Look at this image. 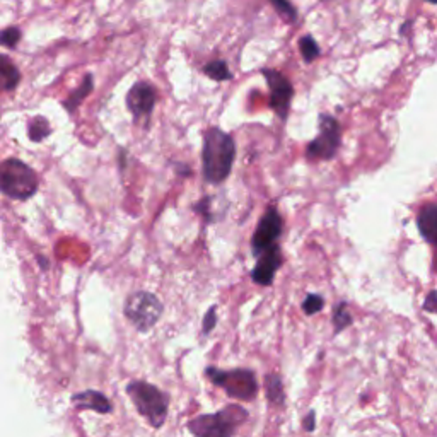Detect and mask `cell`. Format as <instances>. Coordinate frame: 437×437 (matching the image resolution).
I'll use <instances>...</instances> for the list:
<instances>
[{
    "label": "cell",
    "mask_w": 437,
    "mask_h": 437,
    "mask_svg": "<svg viewBox=\"0 0 437 437\" xmlns=\"http://www.w3.org/2000/svg\"><path fill=\"white\" fill-rule=\"evenodd\" d=\"M236 158V144L224 130L212 126L203 135L202 164L203 176L209 183H222L232 169Z\"/></svg>",
    "instance_id": "1"
},
{
    "label": "cell",
    "mask_w": 437,
    "mask_h": 437,
    "mask_svg": "<svg viewBox=\"0 0 437 437\" xmlns=\"http://www.w3.org/2000/svg\"><path fill=\"white\" fill-rule=\"evenodd\" d=\"M126 394L137 409L140 417L154 428L164 426L168 419L169 396L163 393L158 386L146 383V381H130L126 384Z\"/></svg>",
    "instance_id": "2"
},
{
    "label": "cell",
    "mask_w": 437,
    "mask_h": 437,
    "mask_svg": "<svg viewBox=\"0 0 437 437\" xmlns=\"http://www.w3.org/2000/svg\"><path fill=\"white\" fill-rule=\"evenodd\" d=\"M248 420V411L239 405L224 406L217 414H205L190 420L188 428L195 437H232Z\"/></svg>",
    "instance_id": "3"
},
{
    "label": "cell",
    "mask_w": 437,
    "mask_h": 437,
    "mask_svg": "<svg viewBox=\"0 0 437 437\" xmlns=\"http://www.w3.org/2000/svg\"><path fill=\"white\" fill-rule=\"evenodd\" d=\"M0 188L7 197L26 200L38 192V178L28 164L11 158L0 166Z\"/></svg>",
    "instance_id": "4"
},
{
    "label": "cell",
    "mask_w": 437,
    "mask_h": 437,
    "mask_svg": "<svg viewBox=\"0 0 437 437\" xmlns=\"http://www.w3.org/2000/svg\"><path fill=\"white\" fill-rule=\"evenodd\" d=\"M205 374L219 388H222L231 398L241 401H252L258 394L257 376L249 369H232L222 371L217 367H207Z\"/></svg>",
    "instance_id": "5"
},
{
    "label": "cell",
    "mask_w": 437,
    "mask_h": 437,
    "mask_svg": "<svg viewBox=\"0 0 437 437\" xmlns=\"http://www.w3.org/2000/svg\"><path fill=\"white\" fill-rule=\"evenodd\" d=\"M163 303H161L158 296L146 291H139L129 296V299L125 301L123 313H125L126 320L139 332L146 333L158 325L161 315H163Z\"/></svg>",
    "instance_id": "6"
},
{
    "label": "cell",
    "mask_w": 437,
    "mask_h": 437,
    "mask_svg": "<svg viewBox=\"0 0 437 437\" xmlns=\"http://www.w3.org/2000/svg\"><path fill=\"white\" fill-rule=\"evenodd\" d=\"M342 142L340 125L330 114H321L320 117V135L309 142L306 154L311 161L332 159L338 152Z\"/></svg>",
    "instance_id": "7"
},
{
    "label": "cell",
    "mask_w": 437,
    "mask_h": 437,
    "mask_svg": "<svg viewBox=\"0 0 437 437\" xmlns=\"http://www.w3.org/2000/svg\"><path fill=\"white\" fill-rule=\"evenodd\" d=\"M280 232H282V219H280L277 210L269 209L260 219L257 231H254L253 234V254L260 257L266 249H270L271 246L277 244Z\"/></svg>",
    "instance_id": "8"
},
{
    "label": "cell",
    "mask_w": 437,
    "mask_h": 437,
    "mask_svg": "<svg viewBox=\"0 0 437 437\" xmlns=\"http://www.w3.org/2000/svg\"><path fill=\"white\" fill-rule=\"evenodd\" d=\"M266 82H269L271 97H270V106L274 108V112L279 114L282 120H286L288 114V108H291V99L294 91H292V84L287 77H284L282 74L277 70L265 69L263 70Z\"/></svg>",
    "instance_id": "9"
},
{
    "label": "cell",
    "mask_w": 437,
    "mask_h": 437,
    "mask_svg": "<svg viewBox=\"0 0 437 437\" xmlns=\"http://www.w3.org/2000/svg\"><path fill=\"white\" fill-rule=\"evenodd\" d=\"M156 99H158V92L152 84L137 82L131 86L129 95H126V106L135 118L149 117L154 109Z\"/></svg>",
    "instance_id": "10"
},
{
    "label": "cell",
    "mask_w": 437,
    "mask_h": 437,
    "mask_svg": "<svg viewBox=\"0 0 437 437\" xmlns=\"http://www.w3.org/2000/svg\"><path fill=\"white\" fill-rule=\"evenodd\" d=\"M282 252H280L279 244L271 246L270 249H266L265 253L260 254V260H258L257 266L253 269L252 277L258 286H270L274 282L275 274H277L280 266H282Z\"/></svg>",
    "instance_id": "11"
},
{
    "label": "cell",
    "mask_w": 437,
    "mask_h": 437,
    "mask_svg": "<svg viewBox=\"0 0 437 437\" xmlns=\"http://www.w3.org/2000/svg\"><path fill=\"white\" fill-rule=\"evenodd\" d=\"M72 403H74L75 409L79 410H92L96 414H112L113 411V403L109 398H106L101 392L96 389H86V392L75 393L72 396Z\"/></svg>",
    "instance_id": "12"
},
{
    "label": "cell",
    "mask_w": 437,
    "mask_h": 437,
    "mask_svg": "<svg viewBox=\"0 0 437 437\" xmlns=\"http://www.w3.org/2000/svg\"><path fill=\"white\" fill-rule=\"evenodd\" d=\"M417 226L420 234L427 243L437 246V203H427L417 215Z\"/></svg>",
    "instance_id": "13"
},
{
    "label": "cell",
    "mask_w": 437,
    "mask_h": 437,
    "mask_svg": "<svg viewBox=\"0 0 437 437\" xmlns=\"http://www.w3.org/2000/svg\"><path fill=\"white\" fill-rule=\"evenodd\" d=\"M265 393L270 403L275 406H282L286 403V392H284L282 377L277 372H270L265 377Z\"/></svg>",
    "instance_id": "14"
},
{
    "label": "cell",
    "mask_w": 437,
    "mask_h": 437,
    "mask_svg": "<svg viewBox=\"0 0 437 437\" xmlns=\"http://www.w3.org/2000/svg\"><path fill=\"white\" fill-rule=\"evenodd\" d=\"M0 75H2V86L4 91H12V89L18 87L21 74L18 67L11 62L9 57L4 55L2 62H0Z\"/></svg>",
    "instance_id": "15"
},
{
    "label": "cell",
    "mask_w": 437,
    "mask_h": 437,
    "mask_svg": "<svg viewBox=\"0 0 437 437\" xmlns=\"http://www.w3.org/2000/svg\"><path fill=\"white\" fill-rule=\"evenodd\" d=\"M91 91H92V75L87 74L86 79H84V82L80 84V86L75 89V91L72 92L65 101H63V106H65L67 112L74 113L75 108H77V106L82 103L89 95H91Z\"/></svg>",
    "instance_id": "16"
},
{
    "label": "cell",
    "mask_w": 437,
    "mask_h": 437,
    "mask_svg": "<svg viewBox=\"0 0 437 437\" xmlns=\"http://www.w3.org/2000/svg\"><path fill=\"white\" fill-rule=\"evenodd\" d=\"M28 134L33 142H40V140L46 139L50 134H52V129H50V123L46 122L43 117H36L29 122Z\"/></svg>",
    "instance_id": "17"
},
{
    "label": "cell",
    "mask_w": 437,
    "mask_h": 437,
    "mask_svg": "<svg viewBox=\"0 0 437 437\" xmlns=\"http://www.w3.org/2000/svg\"><path fill=\"white\" fill-rule=\"evenodd\" d=\"M203 72L214 80H229L232 77L231 70H229L227 63L224 60H212L203 67Z\"/></svg>",
    "instance_id": "18"
},
{
    "label": "cell",
    "mask_w": 437,
    "mask_h": 437,
    "mask_svg": "<svg viewBox=\"0 0 437 437\" xmlns=\"http://www.w3.org/2000/svg\"><path fill=\"white\" fill-rule=\"evenodd\" d=\"M270 2L286 23H294L298 19V11H296V7L288 0H270Z\"/></svg>",
    "instance_id": "19"
},
{
    "label": "cell",
    "mask_w": 437,
    "mask_h": 437,
    "mask_svg": "<svg viewBox=\"0 0 437 437\" xmlns=\"http://www.w3.org/2000/svg\"><path fill=\"white\" fill-rule=\"evenodd\" d=\"M352 315L349 313V309H347V303H340L335 309V315H333V325H335V332H342V330H345L347 326L352 325Z\"/></svg>",
    "instance_id": "20"
},
{
    "label": "cell",
    "mask_w": 437,
    "mask_h": 437,
    "mask_svg": "<svg viewBox=\"0 0 437 437\" xmlns=\"http://www.w3.org/2000/svg\"><path fill=\"white\" fill-rule=\"evenodd\" d=\"M299 50H301V53H303V58L308 63L315 60L318 55H320V48H318V43L315 41V38H311V36L301 38Z\"/></svg>",
    "instance_id": "21"
},
{
    "label": "cell",
    "mask_w": 437,
    "mask_h": 437,
    "mask_svg": "<svg viewBox=\"0 0 437 437\" xmlns=\"http://www.w3.org/2000/svg\"><path fill=\"white\" fill-rule=\"evenodd\" d=\"M323 308H325V299L321 298L320 294H309L303 303V311L306 313L308 316L318 315Z\"/></svg>",
    "instance_id": "22"
},
{
    "label": "cell",
    "mask_w": 437,
    "mask_h": 437,
    "mask_svg": "<svg viewBox=\"0 0 437 437\" xmlns=\"http://www.w3.org/2000/svg\"><path fill=\"white\" fill-rule=\"evenodd\" d=\"M0 41H2V45L7 46V48H14V46L21 41V31L18 28L4 29L2 36H0Z\"/></svg>",
    "instance_id": "23"
},
{
    "label": "cell",
    "mask_w": 437,
    "mask_h": 437,
    "mask_svg": "<svg viewBox=\"0 0 437 437\" xmlns=\"http://www.w3.org/2000/svg\"><path fill=\"white\" fill-rule=\"evenodd\" d=\"M215 325H217V315H215V306H212L209 311H207L205 318H203V323H202L203 333H210L212 330L215 328Z\"/></svg>",
    "instance_id": "24"
},
{
    "label": "cell",
    "mask_w": 437,
    "mask_h": 437,
    "mask_svg": "<svg viewBox=\"0 0 437 437\" xmlns=\"http://www.w3.org/2000/svg\"><path fill=\"white\" fill-rule=\"evenodd\" d=\"M423 309L431 313H437V291L428 292L426 303H423Z\"/></svg>",
    "instance_id": "25"
},
{
    "label": "cell",
    "mask_w": 437,
    "mask_h": 437,
    "mask_svg": "<svg viewBox=\"0 0 437 437\" xmlns=\"http://www.w3.org/2000/svg\"><path fill=\"white\" fill-rule=\"evenodd\" d=\"M315 426H316V414H315V410H311L306 417L303 419V427H304V431L313 432L315 431Z\"/></svg>",
    "instance_id": "26"
},
{
    "label": "cell",
    "mask_w": 437,
    "mask_h": 437,
    "mask_svg": "<svg viewBox=\"0 0 437 437\" xmlns=\"http://www.w3.org/2000/svg\"><path fill=\"white\" fill-rule=\"evenodd\" d=\"M427 2H431V4H436V6H437V0H427Z\"/></svg>",
    "instance_id": "27"
}]
</instances>
